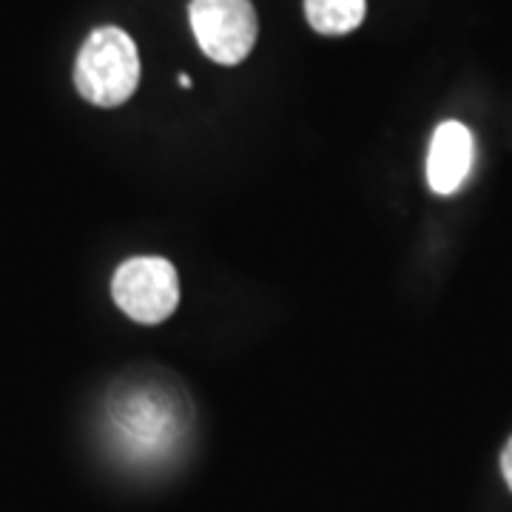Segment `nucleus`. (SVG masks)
Instances as JSON below:
<instances>
[{
	"label": "nucleus",
	"instance_id": "7ed1b4c3",
	"mask_svg": "<svg viewBox=\"0 0 512 512\" xmlns=\"http://www.w3.org/2000/svg\"><path fill=\"white\" fill-rule=\"evenodd\" d=\"M188 20L202 52L220 66L242 63L259 35L251 0H191Z\"/></svg>",
	"mask_w": 512,
	"mask_h": 512
},
{
	"label": "nucleus",
	"instance_id": "f257e3e1",
	"mask_svg": "<svg viewBox=\"0 0 512 512\" xmlns=\"http://www.w3.org/2000/svg\"><path fill=\"white\" fill-rule=\"evenodd\" d=\"M140 83V55L137 43L117 26H100L86 37L77 66L74 86L80 97L100 109L123 106Z\"/></svg>",
	"mask_w": 512,
	"mask_h": 512
},
{
	"label": "nucleus",
	"instance_id": "39448f33",
	"mask_svg": "<svg viewBox=\"0 0 512 512\" xmlns=\"http://www.w3.org/2000/svg\"><path fill=\"white\" fill-rule=\"evenodd\" d=\"M367 0H305L308 23L319 35H348L362 26Z\"/></svg>",
	"mask_w": 512,
	"mask_h": 512
},
{
	"label": "nucleus",
	"instance_id": "0eeeda50",
	"mask_svg": "<svg viewBox=\"0 0 512 512\" xmlns=\"http://www.w3.org/2000/svg\"><path fill=\"white\" fill-rule=\"evenodd\" d=\"M180 86H183V89H191V77H188V74L180 77Z\"/></svg>",
	"mask_w": 512,
	"mask_h": 512
},
{
	"label": "nucleus",
	"instance_id": "423d86ee",
	"mask_svg": "<svg viewBox=\"0 0 512 512\" xmlns=\"http://www.w3.org/2000/svg\"><path fill=\"white\" fill-rule=\"evenodd\" d=\"M501 470H504V478H507V484H510L512 490V439L507 441V447L501 453Z\"/></svg>",
	"mask_w": 512,
	"mask_h": 512
},
{
	"label": "nucleus",
	"instance_id": "20e7f679",
	"mask_svg": "<svg viewBox=\"0 0 512 512\" xmlns=\"http://www.w3.org/2000/svg\"><path fill=\"white\" fill-rule=\"evenodd\" d=\"M473 157H476V143H473L470 128L461 126L456 120L441 123L430 140V154H427L430 188L441 197L456 194L473 168Z\"/></svg>",
	"mask_w": 512,
	"mask_h": 512
},
{
	"label": "nucleus",
	"instance_id": "f03ea898",
	"mask_svg": "<svg viewBox=\"0 0 512 512\" xmlns=\"http://www.w3.org/2000/svg\"><path fill=\"white\" fill-rule=\"evenodd\" d=\"M111 296L134 322L157 325L177 311L180 279L163 256H137L117 268L111 279Z\"/></svg>",
	"mask_w": 512,
	"mask_h": 512
}]
</instances>
